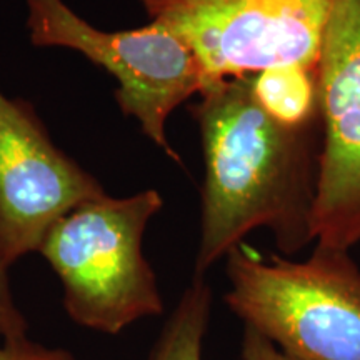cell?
Returning <instances> with one entry per match:
<instances>
[{
	"label": "cell",
	"mask_w": 360,
	"mask_h": 360,
	"mask_svg": "<svg viewBox=\"0 0 360 360\" xmlns=\"http://www.w3.org/2000/svg\"><path fill=\"white\" fill-rule=\"evenodd\" d=\"M250 75L207 84L188 105L205 164L193 277L257 229L272 232L285 255L314 242L322 124L295 130L274 122L252 96Z\"/></svg>",
	"instance_id": "1"
},
{
	"label": "cell",
	"mask_w": 360,
	"mask_h": 360,
	"mask_svg": "<svg viewBox=\"0 0 360 360\" xmlns=\"http://www.w3.org/2000/svg\"><path fill=\"white\" fill-rule=\"evenodd\" d=\"M164 207L155 188L109 193L72 209L45 236L39 254L62 283V305L77 326L119 335L164 314L157 276L143 255V233Z\"/></svg>",
	"instance_id": "2"
},
{
	"label": "cell",
	"mask_w": 360,
	"mask_h": 360,
	"mask_svg": "<svg viewBox=\"0 0 360 360\" xmlns=\"http://www.w3.org/2000/svg\"><path fill=\"white\" fill-rule=\"evenodd\" d=\"M224 300L244 328L299 360H360V267L349 250L315 245L305 260L225 255Z\"/></svg>",
	"instance_id": "3"
},
{
	"label": "cell",
	"mask_w": 360,
	"mask_h": 360,
	"mask_svg": "<svg viewBox=\"0 0 360 360\" xmlns=\"http://www.w3.org/2000/svg\"><path fill=\"white\" fill-rule=\"evenodd\" d=\"M27 29L35 47L80 52L117 80L115 102L134 117L142 134L180 164L167 139L172 112L205 85L199 57L182 37L160 22L107 32L77 15L64 0H25Z\"/></svg>",
	"instance_id": "4"
},
{
	"label": "cell",
	"mask_w": 360,
	"mask_h": 360,
	"mask_svg": "<svg viewBox=\"0 0 360 360\" xmlns=\"http://www.w3.org/2000/svg\"><path fill=\"white\" fill-rule=\"evenodd\" d=\"M142 6L150 20L191 45L207 85L276 65H317L330 0H142Z\"/></svg>",
	"instance_id": "5"
},
{
	"label": "cell",
	"mask_w": 360,
	"mask_h": 360,
	"mask_svg": "<svg viewBox=\"0 0 360 360\" xmlns=\"http://www.w3.org/2000/svg\"><path fill=\"white\" fill-rule=\"evenodd\" d=\"M322 150L312 214L317 245L360 242V0H330L317 62Z\"/></svg>",
	"instance_id": "6"
},
{
	"label": "cell",
	"mask_w": 360,
	"mask_h": 360,
	"mask_svg": "<svg viewBox=\"0 0 360 360\" xmlns=\"http://www.w3.org/2000/svg\"><path fill=\"white\" fill-rule=\"evenodd\" d=\"M102 184L62 152L32 103L0 92V267L39 252L72 209L103 195Z\"/></svg>",
	"instance_id": "7"
},
{
	"label": "cell",
	"mask_w": 360,
	"mask_h": 360,
	"mask_svg": "<svg viewBox=\"0 0 360 360\" xmlns=\"http://www.w3.org/2000/svg\"><path fill=\"white\" fill-rule=\"evenodd\" d=\"M252 96L274 122L287 129L322 124L317 65L285 64L250 75Z\"/></svg>",
	"instance_id": "8"
},
{
	"label": "cell",
	"mask_w": 360,
	"mask_h": 360,
	"mask_svg": "<svg viewBox=\"0 0 360 360\" xmlns=\"http://www.w3.org/2000/svg\"><path fill=\"white\" fill-rule=\"evenodd\" d=\"M210 315L212 289L204 277H193L162 326L147 360H202Z\"/></svg>",
	"instance_id": "9"
},
{
	"label": "cell",
	"mask_w": 360,
	"mask_h": 360,
	"mask_svg": "<svg viewBox=\"0 0 360 360\" xmlns=\"http://www.w3.org/2000/svg\"><path fill=\"white\" fill-rule=\"evenodd\" d=\"M0 360H80L70 350L62 347H47L37 340L22 334L2 339Z\"/></svg>",
	"instance_id": "10"
},
{
	"label": "cell",
	"mask_w": 360,
	"mask_h": 360,
	"mask_svg": "<svg viewBox=\"0 0 360 360\" xmlns=\"http://www.w3.org/2000/svg\"><path fill=\"white\" fill-rule=\"evenodd\" d=\"M0 315H2L4 332L2 339L27 334L29 323L24 314L17 307L13 294L11 289V281H8V272L0 267Z\"/></svg>",
	"instance_id": "11"
},
{
	"label": "cell",
	"mask_w": 360,
	"mask_h": 360,
	"mask_svg": "<svg viewBox=\"0 0 360 360\" xmlns=\"http://www.w3.org/2000/svg\"><path fill=\"white\" fill-rule=\"evenodd\" d=\"M240 359L242 360H299L283 354L272 342L264 339L257 332L244 328V335L240 342Z\"/></svg>",
	"instance_id": "12"
},
{
	"label": "cell",
	"mask_w": 360,
	"mask_h": 360,
	"mask_svg": "<svg viewBox=\"0 0 360 360\" xmlns=\"http://www.w3.org/2000/svg\"><path fill=\"white\" fill-rule=\"evenodd\" d=\"M2 332H4V322H2V315H0V337H2Z\"/></svg>",
	"instance_id": "13"
}]
</instances>
